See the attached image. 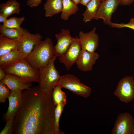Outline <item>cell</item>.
<instances>
[{"instance_id": "17", "label": "cell", "mask_w": 134, "mask_h": 134, "mask_svg": "<svg viewBox=\"0 0 134 134\" xmlns=\"http://www.w3.org/2000/svg\"><path fill=\"white\" fill-rule=\"evenodd\" d=\"M23 59L22 55L17 48L0 57V67L8 66Z\"/></svg>"}, {"instance_id": "13", "label": "cell", "mask_w": 134, "mask_h": 134, "mask_svg": "<svg viewBox=\"0 0 134 134\" xmlns=\"http://www.w3.org/2000/svg\"><path fill=\"white\" fill-rule=\"evenodd\" d=\"M99 56L97 53L82 49L76 63L78 68L84 72L92 70Z\"/></svg>"}, {"instance_id": "12", "label": "cell", "mask_w": 134, "mask_h": 134, "mask_svg": "<svg viewBox=\"0 0 134 134\" xmlns=\"http://www.w3.org/2000/svg\"><path fill=\"white\" fill-rule=\"evenodd\" d=\"M57 42L54 46L55 55L57 57L64 54L67 50L75 39L71 36L70 31L63 29L55 35Z\"/></svg>"}, {"instance_id": "1", "label": "cell", "mask_w": 134, "mask_h": 134, "mask_svg": "<svg viewBox=\"0 0 134 134\" xmlns=\"http://www.w3.org/2000/svg\"><path fill=\"white\" fill-rule=\"evenodd\" d=\"M52 93L43 92L39 86L22 91L21 105L13 121L12 134H54L56 106Z\"/></svg>"}, {"instance_id": "30", "label": "cell", "mask_w": 134, "mask_h": 134, "mask_svg": "<svg viewBox=\"0 0 134 134\" xmlns=\"http://www.w3.org/2000/svg\"><path fill=\"white\" fill-rule=\"evenodd\" d=\"M134 1V0H120V5H129Z\"/></svg>"}, {"instance_id": "35", "label": "cell", "mask_w": 134, "mask_h": 134, "mask_svg": "<svg viewBox=\"0 0 134 134\" xmlns=\"http://www.w3.org/2000/svg\"><path fill=\"white\" fill-rule=\"evenodd\" d=\"M105 0H101V1H103Z\"/></svg>"}, {"instance_id": "8", "label": "cell", "mask_w": 134, "mask_h": 134, "mask_svg": "<svg viewBox=\"0 0 134 134\" xmlns=\"http://www.w3.org/2000/svg\"><path fill=\"white\" fill-rule=\"evenodd\" d=\"M112 134H134V118L126 112L117 116L111 130Z\"/></svg>"}, {"instance_id": "18", "label": "cell", "mask_w": 134, "mask_h": 134, "mask_svg": "<svg viewBox=\"0 0 134 134\" xmlns=\"http://www.w3.org/2000/svg\"><path fill=\"white\" fill-rule=\"evenodd\" d=\"M19 39H9L0 34V57L9 53L12 50L18 48Z\"/></svg>"}, {"instance_id": "34", "label": "cell", "mask_w": 134, "mask_h": 134, "mask_svg": "<svg viewBox=\"0 0 134 134\" xmlns=\"http://www.w3.org/2000/svg\"><path fill=\"white\" fill-rule=\"evenodd\" d=\"M73 2L77 5V4L80 3L81 0H72Z\"/></svg>"}, {"instance_id": "22", "label": "cell", "mask_w": 134, "mask_h": 134, "mask_svg": "<svg viewBox=\"0 0 134 134\" xmlns=\"http://www.w3.org/2000/svg\"><path fill=\"white\" fill-rule=\"evenodd\" d=\"M66 102L61 103L56 106L54 115V134H64V133L61 131L59 128V121L60 117Z\"/></svg>"}, {"instance_id": "2", "label": "cell", "mask_w": 134, "mask_h": 134, "mask_svg": "<svg viewBox=\"0 0 134 134\" xmlns=\"http://www.w3.org/2000/svg\"><path fill=\"white\" fill-rule=\"evenodd\" d=\"M55 55L53 41L47 37L36 44L26 59L33 67L38 70L48 65Z\"/></svg>"}, {"instance_id": "6", "label": "cell", "mask_w": 134, "mask_h": 134, "mask_svg": "<svg viewBox=\"0 0 134 134\" xmlns=\"http://www.w3.org/2000/svg\"><path fill=\"white\" fill-rule=\"evenodd\" d=\"M42 38L39 33L32 34L27 29H24L22 35L19 41L17 48L22 54L23 59L26 58L35 46L41 40Z\"/></svg>"}, {"instance_id": "4", "label": "cell", "mask_w": 134, "mask_h": 134, "mask_svg": "<svg viewBox=\"0 0 134 134\" xmlns=\"http://www.w3.org/2000/svg\"><path fill=\"white\" fill-rule=\"evenodd\" d=\"M0 67L5 73L16 75L28 83L39 82L38 70L33 67L26 58L12 64Z\"/></svg>"}, {"instance_id": "28", "label": "cell", "mask_w": 134, "mask_h": 134, "mask_svg": "<svg viewBox=\"0 0 134 134\" xmlns=\"http://www.w3.org/2000/svg\"><path fill=\"white\" fill-rule=\"evenodd\" d=\"M13 119H10L6 121L5 125L0 134H11L13 132Z\"/></svg>"}, {"instance_id": "24", "label": "cell", "mask_w": 134, "mask_h": 134, "mask_svg": "<svg viewBox=\"0 0 134 134\" xmlns=\"http://www.w3.org/2000/svg\"><path fill=\"white\" fill-rule=\"evenodd\" d=\"M62 88L60 86L57 85L53 90L52 98L56 106L61 103L66 102L67 96L65 93L62 90Z\"/></svg>"}, {"instance_id": "11", "label": "cell", "mask_w": 134, "mask_h": 134, "mask_svg": "<svg viewBox=\"0 0 134 134\" xmlns=\"http://www.w3.org/2000/svg\"><path fill=\"white\" fill-rule=\"evenodd\" d=\"M96 28L94 27L88 32L84 33L83 31L79 33V40L82 49L94 52L97 48L99 43V37L96 33Z\"/></svg>"}, {"instance_id": "19", "label": "cell", "mask_w": 134, "mask_h": 134, "mask_svg": "<svg viewBox=\"0 0 134 134\" xmlns=\"http://www.w3.org/2000/svg\"><path fill=\"white\" fill-rule=\"evenodd\" d=\"M0 13L7 17L12 14H19L20 10V4L16 0H8L0 4Z\"/></svg>"}, {"instance_id": "3", "label": "cell", "mask_w": 134, "mask_h": 134, "mask_svg": "<svg viewBox=\"0 0 134 134\" xmlns=\"http://www.w3.org/2000/svg\"><path fill=\"white\" fill-rule=\"evenodd\" d=\"M57 57L55 55L48 65L38 69L39 79V86L41 91L44 93H52L61 76L54 65V62Z\"/></svg>"}, {"instance_id": "21", "label": "cell", "mask_w": 134, "mask_h": 134, "mask_svg": "<svg viewBox=\"0 0 134 134\" xmlns=\"http://www.w3.org/2000/svg\"><path fill=\"white\" fill-rule=\"evenodd\" d=\"M63 8L61 15V18L65 20L68 19L69 17L75 14L78 10L77 5L72 0H62Z\"/></svg>"}, {"instance_id": "29", "label": "cell", "mask_w": 134, "mask_h": 134, "mask_svg": "<svg viewBox=\"0 0 134 134\" xmlns=\"http://www.w3.org/2000/svg\"><path fill=\"white\" fill-rule=\"evenodd\" d=\"M42 0H28L27 5L30 7H37L42 2Z\"/></svg>"}, {"instance_id": "20", "label": "cell", "mask_w": 134, "mask_h": 134, "mask_svg": "<svg viewBox=\"0 0 134 134\" xmlns=\"http://www.w3.org/2000/svg\"><path fill=\"white\" fill-rule=\"evenodd\" d=\"M101 1V0H91L87 4L86 10L82 14L85 23L94 19Z\"/></svg>"}, {"instance_id": "27", "label": "cell", "mask_w": 134, "mask_h": 134, "mask_svg": "<svg viewBox=\"0 0 134 134\" xmlns=\"http://www.w3.org/2000/svg\"><path fill=\"white\" fill-rule=\"evenodd\" d=\"M110 26L113 28L118 29L128 28L134 30V18H132L130 19L129 22L127 23H118L112 22Z\"/></svg>"}, {"instance_id": "5", "label": "cell", "mask_w": 134, "mask_h": 134, "mask_svg": "<svg viewBox=\"0 0 134 134\" xmlns=\"http://www.w3.org/2000/svg\"><path fill=\"white\" fill-rule=\"evenodd\" d=\"M57 85L86 98L90 96L92 92L90 88L81 82L79 78L72 74H67L61 76Z\"/></svg>"}, {"instance_id": "14", "label": "cell", "mask_w": 134, "mask_h": 134, "mask_svg": "<svg viewBox=\"0 0 134 134\" xmlns=\"http://www.w3.org/2000/svg\"><path fill=\"white\" fill-rule=\"evenodd\" d=\"M22 91L19 90L10 91L7 98L8 107L4 115L6 121L10 119L13 120L16 115L21 105Z\"/></svg>"}, {"instance_id": "33", "label": "cell", "mask_w": 134, "mask_h": 134, "mask_svg": "<svg viewBox=\"0 0 134 134\" xmlns=\"http://www.w3.org/2000/svg\"><path fill=\"white\" fill-rule=\"evenodd\" d=\"M91 0H81L80 3L86 6L88 3Z\"/></svg>"}, {"instance_id": "7", "label": "cell", "mask_w": 134, "mask_h": 134, "mask_svg": "<svg viewBox=\"0 0 134 134\" xmlns=\"http://www.w3.org/2000/svg\"><path fill=\"white\" fill-rule=\"evenodd\" d=\"M121 101L128 103L134 99V79L131 76H126L119 82L114 92Z\"/></svg>"}, {"instance_id": "16", "label": "cell", "mask_w": 134, "mask_h": 134, "mask_svg": "<svg viewBox=\"0 0 134 134\" xmlns=\"http://www.w3.org/2000/svg\"><path fill=\"white\" fill-rule=\"evenodd\" d=\"M62 0H47L44 4L46 17H51L62 12L63 8Z\"/></svg>"}, {"instance_id": "23", "label": "cell", "mask_w": 134, "mask_h": 134, "mask_svg": "<svg viewBox=\"0 0 134 134\" xmlns=\"http://www.w3.org/2000/svg\"><path fill=\"white\" fill-rule=\"evenodd\" d=\"M23 29L20 31L15 29L6 28L1 24L0 25L1 34L11 39H19L22 35Z\"/></svg>"}, {"instance_id": "10", "label": "cell", "mask_w": 134, "mask_h": 134, "mask_svg": "<svg viewBox=\"0 0 134 134\" xmlns=\"http://www.w3.org/2000/svg\"><path fill=\"white\" fill-rule=\"evenodd\" d=\"M81 50L79 37H75L67 51L58 59L60 62L63 63L67 70H68L76 63Z\"/></svg>"}, {"instance_id": "31", "label": "cell", "mask_w": 134, "mask_h": 134, "mask_svg": "<svg viewBox=\"0 0 134 134\" xmlns=\"http://www.w3.org/2000/svg\"><path fill=\"white\" fill-rule=\"evenodd\" d=\"M7 17L4 14L0 13V22L3 24L5 23L7 20Z\"/></svg>"}, {"instance_id": "26", "label": "cell", "mask_w": 134, "mask_h": 134, "mask_svg": "<svg viewBox=\"0 0 134 134\" xmlns=\"http://www.w3.org/2000/svg\"><path fill=\"white\" fill-rule=\"evenodd\" d=\"M10 90L4 83L0 82V102L4 103L8 98L10 93Z\"/></svg>"}, {"instance_id": "9", "label": "cell", "mask_w": 134, "mask_h": 134, "mask_svg": "<svg viewBox=\"0 0 134 134\" xmlns=\"http://www.w3.org/2000/svg\"><path fill=\"white\" fill-rule=\"evenodd\" d=\"M120 0H105L101 1L94 19H101L103 23L110 25L112 15L117 9Z\"/></svg>"}, {"instance_id": "15", "label": "cell", "mask_w": 134, "mask_h": 134, "mask_svg": "<svg viewBox=\"0 0 134 134\" xmlns=\"http://www.w3.org/2000/svg\"><path fill=\"white\" fill-rule=\"evenodd\" d=\"M0 81L4 83L10 91L19 90L23 91L32 86V84L25 82L18 76L8 73H6L5 77Z\"/></svg>"}, {"instance_id": "32", "label": "cell", "mask_w": 134, "mask_h": 134, "mask_svg": "<svg viewBox=\"0 0 134 134\" xmlns=\"http://www.w3.org/2000/svg\"><path fill=\"white\" fill-rule=\"evenodd\" d=\"M6 73L0 67V81L2 80L5 77Z\"/></svg>"}, {"instance_id": "25", "label": "cell", "mask_w": 134, "mask_h": 134, "mask_svg": "<svg viewBox=\"0 0 134 134\" xmlns=\"http://www.w3.org/2000/svg\"><path fill=\"white\" fill-rule=\"evenodd\" d=\"M25 19V18L24 17H12L8 19L5 23L3 24V25L7 28L15 29L21 31L23 28L21 27V25Z\"/></svg>"}]
</instances>
